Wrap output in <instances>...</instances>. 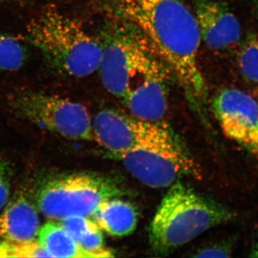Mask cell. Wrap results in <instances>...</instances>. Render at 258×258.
Segmentation results:
<instances>
[{"mask_svg": "<svg viewBox=\"0 0 258 258\" xmlns=\"http://www.w3.org/2000/svg\"><path fill=\"white\" fill-rule=\"evenodd\" d=\"M110 19L132 25L152 44L191 103L202 104L208 86L199 66L201 36L183 0H97Z\"/></svg>", "mask_w": 258, "mask_h": 258, "instance_id": "6da1fadb", "label": "cell"}, {"mask_svg": "<svg viewBox=\"0 0 258 258\" xmlns=\"http://www.w3.org/2000/svg\"><path fill=\"white\" fill-rule=\"evenodd\" d=\"M112 23L103 34L98 69L106 91L123 104L151 88L169 86L174 76L152 44L132 25Z\"/></svg>", "mask_w": 258, "mask_h": 258, "instance_id": "7a4b0ae2", "label": "cell"}, {"mask_svg": "<svg viewBox=\"0 0 258 258\" xmlns=\"http://www.w3.org/2000/svg\"><path fill=\"white\" fill-rule=\"evenodd\" d=\"M236 216L230 209L179 181L169 186L153 218L149 242L156 252L167 254Z\"/></svg>", "mask_w": 258, "mask_h": 258, "instance_id": "3957f363", "label": "cell"}, {"mask_svg": "<svg viewBox=\"0 0 258 258\" xmlns=\"http://www.w3.org/2000/svg\"><path fill=\"white\" fill-rule=\"evenodd\" d=\"M118 159L134 177L151 188L169 187L181 178H201L187 149L165 121H143L137 144Z\"/></svg>", "mask_w": 258, "mask_h": 258, "instance_id": "277c9868", "label": "cell"}, {"mask_svg": "<svg viewBox=\"0 0 258 258\" xmlns=\"http://www.w3.org/2000/svg\"><path fill=\"white\" fill-rule=\"evenodd\" d=\"M29 40L57 71L83 78L99 69L103 45L74 19L57 12H47L28 27Z\"/></svg>", "mask_w": 258, "mask_h": 258, "instance_id": "5b68a950", "label": "cell"}, {"mask_svg": "<svg viewBox=\"0 0 258 258\" xmlns=\"http://www.w3.org/2000/svg\"><path fill=\"white\" fill-rule=\"evenodd\" d=\"M121 194V189L109 178L81 173L47 179L39 188L37 203L44 216L62 220L92 216L102 203Z\"/></svg>", "mask_w": 258, "mask_h": 258, "instance_id": "8992f818", "label": "cell"}, {"mask_svg": "<svg viewBox=\"0 0 258 258\" xmlns=\"http://www.w3.org/2000/svg\"><path fill=\"white\" fill-rule=\"evenodd\" d=\"M9 104L16 114L51 133L71 140L94 139L91 115L77 102L23 89L11 95Z\"/></svg>", "mask_w": 258, "mask_h": 258, "instance_id": "52a82bcc", "label": "cell"}, {"mask_svg": "<svg viewBox=\"0 0 258 258\" xmlns=\"http://www.w3.org/2000/svg\"><path fill=\"white\" fill-rule=\"evenodd\" d=\"M212 109L225 137L258 161V103L248 94L225 88L215 94Z\"/></svg>", "mask_w": 258, "mask_h": 258, "instance_id": "ba28073f", "label": "cell"}, {"mask_svg": "<svg viewBox=\"0 0 258 258\" xmlns=\"http://www.w3.org/2000/svg\"><path fill=\"white\" fill-rule=\"evenodd\" d=\"M194 13L201 40L210 50L227 53L238 47L240 23L224 2L197 0Z\"/></svg>", "mask_w": 258, "mask_h": 258, "instance_id": "9c48e42d", "label": "cell"}, {"mask_svg": "<svg viewBox=\"0 0 258 258\" xmlns=\"http://www.w3.org/2000/svg\"><path fill=\"white\" fill-rule=\"evenodd\" d=\"M142 120L111 108H104L92 120L93 137L115 157L133 149L138 140Z\"/></svg>", "mask_w": 258, "mask_h": 258, "instance_id": "30bf717a", "label": "cell"}, {"mask_svg": "<svg viewBox=\"0 0 258 258\" xmlns=\"http://www.w3.org/2000/svg\"><path fill=\"white\" fill-rule=\"evenodd\" d=\"M40 230L38 213L24 195H16L0 215V238L6 242L34 241Z\"/></svg>", "mask_w": 258, "mask_h": 258, "instance_id": "8fae6325", "label": "cell"}, {"mask_svg": "<svg viewBox=\"0 0 258 258\" xmlns=\"http://www.w3.org/2000/svg\"><path fill=\"white\" fill-rule=\"evenodd\" d=\"M92 217L101 230L113 237L130 235L138 221V214L133 205L118 198L102 203Z\"/></svg>", "mask_w": 258, "mask_h": 258, "instance_id": "7c38bea8", "label": "cell"}, {"mask_svg": "<svg viewBox=\"0 0 258 258\" xmlns=\"http://www.w3.org/2000/svg\"><path fill=\"white\" fill-rule=\"evenodd\" d=\"M37 237L38 243L51 257H93L80 247L60 224L55 222H48L42 226Z\"/></svg>", "mask_w": 258, "mask_h": 258, "instance_id": "4fadbf2b", "label": "cell"}, {"mask_svg": "<svg viewBox=\"0 0 258 258\" xmlns=\"http://www.w3.org/2000/svg\"><path fill=\"white\" fill-rule=\"evenodd\" d=\"M237 47V64L242 79L249 84L258 85V37L247 35Z\"/></svg>", "mask_w": 258, "mask_h": 258, "instance_id": "5bb4252c", "label": "cell"}, {"mask_svg": "<svg viewBox=\"0 0 258 258\" xmlns=\"http://www.w3.org/2000/svg\"><path fill=\"white\" fill-rule=\"evenodd\" d=\"M25 59V50L17 39L0 32V70L17 71Z\"/></svg>", "mask_w": 258, "mask_h": 258, "instance_id": "9a60e30c", "label": "cell"}, {"mask_svg": "<svg viewBox=\"0 0 258 258\" xmlns=\"http://www.w3.org/2000/svg\"><path fill=\"white\" fill-rule=\"evenodd\" d=\"M0 257H51V256L38 242L3 241L0 242Z\"/></svg>", "mask_w": 258, "mask_h": 258, "instance_id": "2e32d148", "label": "cell"}, {"mask_svg": "<svg viewBox=\"0 0 258 258\" xmlns=\"http://www.w3.org/2000/svg\"><path fill=\"white\" fill-rule=\"evenodd\" d=\"M235 239H227L207 244L194 254L195 257H229L233 253Z\"/></svg>", "mask_w": 258, "mask_h": 258, "instance_id": "e0dca14e", "label": "cell"}, {"mask_svg": "<svg viewBox=\"0 0 258 258\" xmlns=\"http://www.w3.org/2000/svg\"><path fill=\"white\" fill-rule=\"evenodd\" d=\"M10 173L5 161H0V210L8 203L10 197Z\"/></svg>", "mask_w": 258, "mask_h": 258, "instance_id": "ac0fdd59", "label": "cell"}, {"mask_svg": "<svg viewBox=\"0 0 258 258\" xmlns=\"http://www.w3.org/2000/svg\"><path fill=\"white\" fill-rule=\"evenodd\" d=\"M249 257H258V233L255 240H254L253 246L249 252Z\"/></svg>", "mask_w": 258, "mask_h": 258, "instance_id": "d6986e66", "label": "cell"}, {"mask_svg": "<svg viewBox=\"0 0 258 258\" xmlns=\"http://www.w3.org/2000/svg\"><path fill=\"white\" fill-rule=\"evenodd\" d=\"M253 5L254 10H255L258 16V0H253Z\"/></svg>", "mask_w": 258, "mask_h": 258, "instance_id": "ffe728a7", "label": "cell"}]
</instances>
